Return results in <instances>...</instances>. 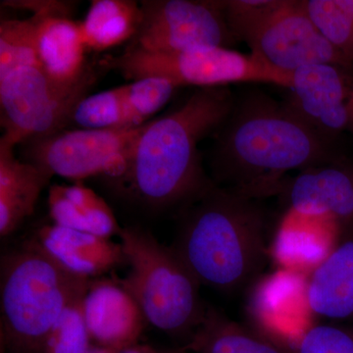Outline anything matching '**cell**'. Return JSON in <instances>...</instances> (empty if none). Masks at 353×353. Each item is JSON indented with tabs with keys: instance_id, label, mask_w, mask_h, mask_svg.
I'll return each mask as SVG.
<instances>
[{
	"instance_id": "cell-29",
	"label": "cell",
	"mask_w": 353,
	"mask_h": 353,
	"mask_svg": "<svg viewBox=\"0 0 353 353\" xmlns=\"http://www.w3.org/2000/svg\"><path fill=\"white\" fill-rule=\"evenodd\" d=\"M116 353H164L157 352L154 348L150 347V345H134L132 347L125 348V350H120Z\"/></svg>"
},
{
	"instance_id": "cell-1",
	"label": "cell",
	"mask_w": 353,
	"mask_h": 353,
	"mask_svg": "<svg viewBox=\"0 0 353 353\" xmlns=\"http://www.w3.org/2000/svg\"><path fill=\"white\" fill-rule=\"evenodd\" d=\"M216 132V182L259 201L279 194L290 172L339 161L333 139L263 92L236 101Z\"/></svg>"
},
{
	"instance_id": "cell-12",
	"label": "cell",
	"mask_w": 353,
	"mask_h": 353,
	"mask_svg": "<svg viewBox=\"0 0 353 353\" xmlns=\"http://www.w3.org/2000/svg\"><path fill=\"white\" fill-rule=\"evenodd\" d=\"M279 194L297 214L331 218L341 226L353 222V168L340 161L299 172Z\"/></svg>"
},
{
	"instance_id": "cell-4",
	"label": "cell",
	"mask_w": 353,
	"mask_h": 353,
	"mask_svg": "<svg viewBox=\"0 0 353 353\" xmlns=\"http://www.w3.org/2000/svg\"><path fill=\"white\" fill-rule=\"evenodd\" d=\"M0 276L2 336L28 353H43L53 325L92 283L64 268L36 240L3 255Z\"/></svg>"
},
{
	"instance_id": "cell-30",
	"label": "cell",
	"mask_w": 353,
	"mask_h": 353,
	"mask_svg": "<svg viewBox=\"0 0 353 353\" xmlns=\"http://www.w3.org/2000/svg\"><path fill=\"white\" fill-rule=\"evenodd\" d=\"M88 353H116L112 352V350H108V348L103 347H92V350H90Z\"/></svg>"
},
{
	"instance_id": "cell-5",
	"label": "cell",
	"mask_w": 353,
	"mask_h": 353,
	"mask_svg": "<svg viewBox=\"0 0 353 353\" xmlns=\"http://www.w3.org/2000/svg\"><path fill=\"white\" fill-rule=\"evenodd\" d=\"M119 236L130 264L120 285L138 303L146 322L165 333L190 338L206 310L196 279L171 246L161 245L143 228H123Z\"/></svg>"
},
{
	"instance_id": "cell-16",
	"label": "cell",
	"mask_w": 353,
	"mask_h": 353,
	"mask_svg": "<svg viewBox=\"0 0 353 353\" xmlns=\"http://www.w3.org/2000/svg\"><path fill=\"white\" fill-rule=\"evenodd\" d=\"M15 143L0 139V234L9 236L34 212L41 192L52 175L38 165L20 161Z\"/></svg>"
},
{
	"instance_id": "cell-7",
	"label": "cell",
	"mask_w": 353,
	"mask_h": 353,
	"mask_svg": "<svg viewBox=\"0 0 353 353\" xmlns=\"http://www.w3.org/2000/svg\"><path fill=\"white\" fill-rule=\"evenodd\" d=\"M109 66L127 80L162 77L178 87H229L231 83H265L290 88L294 74L271 66L252 53L223 46H199L173 53L148 52L128 46Z\"/></svg>"
},
{
	"instance_id": "cell-15",
	"label": "cell",
	"mask_w": 353,
	"mask_h": 353,
	"mask_svg": "<svg viewBox=\"0 0 353 353\" xmlns=\"http://www.w3.org/2000/svg\"><path fill=\"white\" fill-rule=\"evenodd\" d=\"M36 21L39 67L52 80L67 85L82 82L92 70L85 64L87 46L81 22L66 16H32Z\"/></svg>"
},
{
	"instance_id": "cell-17",
	"label": "cell",
	"mask_w": 353,
	"mask_h": 353,
	"mask_svg": "<svg viewBox=\"0 0 353 353\" xmlns=\"http://www.w3.org/2000/svg\"><path fill=\"white\" fill-rule=\"evenodd\" d=\"M305 297L313 314L338 321L353 318V240L336 245L311 270Z\"/></svg>"
},
{
	"instance_id": "cell-2",
	"label": "cell",
	"mask_w": 353,
	"mask_h": 353,
	"mask_svg": "<svg viewBox=\"0 0 353 353\" xmlns=\"http://www.w3.org/2000/svg\"><path fill=\"white\" fill-rule=\"evenodd\" d=\"M234 102L229 87L199 88L175 110L153 118L114 185L154 210L189 205L214 185L204 172L199 145L226 122Z\"/></svg>"
},
{
	"instance_id": "cell-26",
	"label": "cell",
	"mask_w": 353,
	"mask_h": 353,
	"mask_svg": "<svg viewBox=\"0 0 353 353\" xmlns=\"http://www.w3.org/2000/svg\"><path fill=\"white\" fill-rule=\"evenodd\" d=\"M83 299L72 303L58 318L44 343L43 353H88L92 350Z\"/></svg>"
},
{
	"instance_id": "cell-25",
	"label": "cell",
	"mask_w": 353,
	"mask_h": 353,
	"mask_svg": "<svg viewBox=\"0 0 353 353\" xmlns=\"http://www.w3.org/2000/svg\"><path fill=\"white\" fill-rule=\"evenodd\" d=\"M39 66L36 44V21L2 20L0 23V77L14 70Z\"/></svg>"
},
{
	"instance_id": "cell-28",
	"label": "cell",
	"mask_w": 353,
	"mask_h": 353,
	"mask_svg": "<svg viewBox=\"0 0 353 353\" xmlns=\"http://www.w3.org/2000/svg\"><path fill=\"white\" fill-rule=\"evenodd\" d=\"M3 6L16 7V8L27 9L31 10L32 15L34 16H66L70 17L71 15L73 4H70L66 1H4Z\"/></svg>"
},
{
	"instance_id": "cell-14",
	"label": "cell",
	"mask_w": 353,
	"mask_h": 353,
	"mask_svg": "<svg viewBox=\"0 0 353 353\" xmlns=\"http://www.w3.org/2000/svg\"><path fill=\"white\" fill-rule=\"evenodd\" d=\"M34 240L67 270L90 280L126 262L121 243L57 224L41 228Z\"/></svg>"
},
{
	"instance_id": "cell-19",
	"label": "cell",
	"mask_w": 353,
	"mask_h": 353,
	"mask_svg": "<svg viewBox=\"0 0 353 353\" xmlns=\"http://www.w3.org/2000/svg\"><path fill=\"white\" fill-rule=\"evenodd\" d=\"M188 353H290L270 336L206 308L183 348Z\"/></svg>"
},
{
	"instance_id": "cell-24",
	"label": "cell",
	"mask_w": 353,
	"mask_h": 353,
	"mask_svg": "<svg viewBox=\"0 0 353 353\" xmlns=\"http://www.w3.org/2000/svg\"><path fill=\"white\" fill-rule=\"evenodd\" d=\"M124 85L128 127L138 128L152 121L171 101L178 85L162 77H145Z\"/></svg>"
},
{
	"instance_id": "cell-3",
	"label": "cell",
	"mask_w": 353,
	"mask_h": 353,
	"mask_svg": "<svg viewBox=\"0 0 353 353\" xmlns=\"http://www.w3.org/2000/svg\"><path fill=\"white\" fill-rule=\"evenodd\" d=\"M182 209L171 248L199 285L232 292L256 277L266 257L259 199L214 183Z\"/></svg>"
},
{
	"instance_id": "cell-31",
	"label": "cell",
	"mask_w": 353,
	"mask_h": 353,
	"mask_svg": "<svg viewBox=\"0 0 353 353\" xmlns=\"http://www.w3.org/2000/svg\"><path fill=\"white\" fill-rule=\"evenodd\" d=\"M164 353H188L185 352L183 350H179V352H164Z\"/></svg>"
},
{
	"instance_id": "cell-13",
	"label": "cell",
	"mask_w": 353,
	"mask_h": 353,
	"mask_svg": "<svg viewBox=\"0 0 353 353\" xmlns=\"http://www.w3.org/2000/svg\"><path fill=\"white\" fill-rule=\"evenodd\" d=\"M92 341L114 352L138 345L145 316L131 294L112 282H92L83 299Z\"/></svg>"
},
{
	"instance_id": "cell-21",
	"label": "cell",
	"mask_w": 353,
	"mask_h": 353,
	"mask_svg": "<svg viewBox=\"0 0 353 353\" xmlns=\"http://www.w3.org/2000/svg\"><path fill=\"white\" fill-rule=\"evenodd\" d=\"M296 225L289 213L276 238L274 253L279 263L294 269H314L323 259H326L334 248H332V238L336 230L318 234L316 229L310 233L311 225Z\"/></svg>"
},
{
	"instance_id": "cell-27",
	"label": "cell",
	"mask_w": 353,
	"mask_h": 353,
	"mask_svg": "<svg viewBox=\"0 0 353 353\" xmlns=\"http://www.w3.org/2000/svg\"><path fill=\"white\" fill-rule=\"evenodd\" d=\"M290 353H353V324H318L304 330Z\"/></svg>"
},
{
	"instance_id": "cell-20",
	"label": "cell",
	"mask_w": 353,
	"mask_h": 353,
	"mask_svg": "<svg viewBox=\"0 0 353 353\" xmlns=\"http://www.w3.org/2000/svg\"><path fill=\"white\" fill-rule=\"evenodd\" d=\"M141 20V3L132 0H94L81 22L88 50H110L131 41Z\"/></svg>"
},
{
	"instance_id": "cell-8",
	"label": "cell",
	"mask_w": 353,
	"mask_h": 353,
	"mask_svg": "<svg viewBox=\"0 0 353 353\" xmlns=\"http://www.w3.org/2000/svg\"><path fill=\"white\" fill-rule=\"evenodd\" d=\"M94 81L92 72L77 85H63L39 66L23 67L0 77L3 136L19 145L66 130L77 104L87 97Z\"/></svg>"
},
{
	"instance_id": "cell-6",
	"label": "cell",
	"mask_w": 353,
	"mask_h": 353,
	"mask_svg": "<svg viewBox=\"0 0 353 353\" xmlns=\"http://www.w3.org/2000/svg\"><path fill=\"white\" fill-rule=\"evenodd\" d=\"M230 31L253 55L288 73L329 64L353 71L323 37L304 0H225Z\"/></svg>"
},
{
	"instance_id": "cell-23",
	"label": "cell",
	"mask_w": 353,
	"mask_h": 353,
	"mask_svg": "<svg viewBox=\"0 0 353 353\" xmlns=\"http://www.w3.org/2000/svg\"><path fill=\"white\" fill-rule=\"evenodd\" d=\"M71 124L85 130L129 128L124 85L83 97L72 113Z\"/></svg>"
},
{
	"instance_id": "cell-10",
	"label": "cell",
	"mask_w": 353,
	"mask_h": 353,
	"mask_svg": "<svg viewBox=\"0 0 353 353\" xmlns=\"http://www.w3.org/2000/svg\"><path fill=\"white\" fill-rule=\"evenodd\" d=\"M130 46L153 53H173L199 46L232 48L224 0H145Z\"/></svg>"
},
{
	"instance_id": "cell-18",
	"label": "cell",
	"mask_w": 353,
	"mask_h": 353,
	"mask_svg": "<svg viewBox=\"0 0 353 353\" xmlns=\"http://www.w3.org/2000/svg\"><path fill=\"white\" fill-rule=\"evenodd\" d=\"M53 224L110 239L121 228L112 209L94 190L80 183L53 185L48 192Z\"/></svg>"
},
{
	"instance_id": "cell-9",
	"label": "cell",
	"mask_w": 353,
	"mask_h": 353,
	"mask_svg": "<svg viewBox=\"0 0 353 353\" xmlns=\"http://www.w3.org/2000/svg\"><path fill=\"white\" fill-rule=\"evenodd\" d=\"M145 124L122 129H67L32 139L25 143L28 162L76 183L95 176L113 182L122 175L130 150Z\"/></svg>"
},
{
	"instance_id": "cell-11",
	"label": "cell",
	"mask_w": 353,
	"mask_h": 353,
	"mask_svg": "<svg viewBox=\"0 0 353 353\" xmlns=\"http://www.w3.org/2000/svg\"><path fill=\"white\" fill-rule=\"evenodd\" d=\"M288 104L310 126L333 139L353 136V74L322 64L297 70L292 76Z\"/></svg>"
},
{
	"instance_id": "cell-22",
	"label": "cell",
	"mask_w": 353,
	"mask_h": 353,
	"mask_svg": "<svg viewBox=\"0 0 353 353\" xmlns=\"http://www.w3.org/2000/svg\"><path fill=\"white\" fill-rule=\"evenodd\" d=\"M311 20L353 69V0H304Z\"/></svg>"
}]
</instances>
